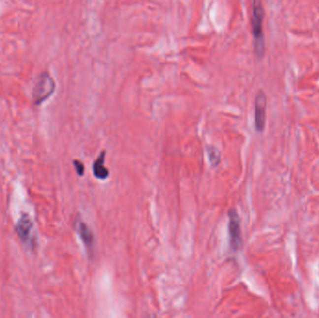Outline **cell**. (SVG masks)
Instances as JSON below:
<instances>
[{
	"mask_svg": "<svg viewBox=\"0 0 319 318\" xmlns=\"http://www.w3.org/2000/svg\"><path fill=\"white\" fill-rule=\"evenodd\" d=\"M265 10L260 1H254L252 4L251 27L253 35L254 52L258 58H261L265 52V37L263 31V22Z\"/></svg>",
	"mask_w": 319,
	"mask_h": 318,
	"instance_id": "obj_1",
	"label": "cell"
},
{
	"mask_svg": "<svg viewBox=\"0 0 319 318\" xmlns=\"http://www.w3.org/2000/svg\"><path fill=\"white\" fill-rule=\"evenodd\" d=\"M55 90V82L48 73H42L35 81L33 99L35 105H40L50 97Z\"/></svg>",
	"mask_w": 319,
	"mask_h": 318,
	"instance_id": "obj_2",
	"label": "cell"
},
{
	"mask_svg": "<svg viewBox=\"0 0 319 318\" xmlns=\"http://www.w3.org/2000/svg\"><path fill=\"white\" fill-rule=\"evenodd\" d=\"M16 232L18 237L25 244L30 248H34L35 246V236L34 234V225L31 219L27 214H23L19 219L16 224Z\"/></svg>",
	"mask_w": 319,
	"mask_h": 318,
	"instance_id": "obj_3",
	"label": "cell"
},
{
	"mask_svg": "<svg viewBox=\"0 0 319 318\" xmlns=\"http://www.w3.org/2000/svg\"><path fill=\"white\" fill-rule=\"evenodd\" d=\"M255 129L258 133H262L265 129L267 119V96L266 94L259 90L255 98Z\"/></svg>",
	"mask_w": 319,
	"mask_h": 318,
	"instance_id": "obj_4",
	"label": "cell"
},
{
	"mask_svg": "<svg viewBox=\"0 0 319 318\" xmlns=\"http://www.w3.org/2000/svg\"><path fill=\"white\" fill-rule=\"evenodd\" d=\"M229 234L230 248L234 251L238 250L241 246L242 236L239 215L235 209H231L229 212Z\"/></svg>",
	"mask_w": 319,
	"mask_h": 318,
	"instance_id": "obj_5",
	"label": "cell"
},
{
	"mask_svg": "<svg viewBox=\"0 0 319 318\" xmlns=\"http://www.w3.org/2000/svg\"><path fill=\"white\" fill-rule=\"evenodd\" d=\"M106 151H101L97 159L93 163V174L95 177L100 180H106L109 177V169L105 166Z\"/></svg>",
	"mask_w": 319,
	"mask_h": 318,
	"instance_id": "obj_6",
	"label": "cell"
},
{
	"mask_svg": "<svg viewBox=\"0 0 319 318\" xmlns=\"http://www.w3.org/2000/svg\"><path fill=\"white\" fill-rule=\"evenodd\" d=\"M78 230L80 233V238L82 240L85 248L87 249L89 253H93L94 251V245H95V239H94V234L92 230L89 229L88 226L83 223L80 222Z\"/></svg>",
	"mask_w": 319,
	"mask_h": 318,
	"instance_id": "obj_7",
	"label": "cell"
},
{
	"mask_svg": "<svg viewBox=\"0 0 319 318\" xmlns=\"http://www.w3.org/2000/svg\"><path fill=\"white\" fill-rule=\"evenodd\" d=\"M206 152L208 156V160L213 167H217L221 163V152L214 146H206Z\"/></svg>",
	"mask_w": 319,
	"mask_h": 318,
	"instance_id": "obj_8",
	"label": "cell"
},
{
	"mask_svg": "<svg viewBox=\"0 0 319 318\" xmlns=\"http://www.w3.org/2000/svg\"><path fill=\"white\" fill-rule=\"evenodd\" d=\"M74 166H75V168H76V171H77V174L79 175V176H83L84 175V171H85V167H84V164L81 162V161H80V160H78V159H76V160H74Z\"/></svg>",
	"mask_w": 319,
	"mask_h": 318,
	"instance_id": "obj_9",
	"label": "cell"
}]
</instances>
